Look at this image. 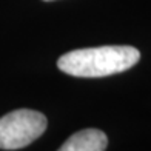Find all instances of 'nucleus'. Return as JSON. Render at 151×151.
<instances>
[{"label":"nucleus","mask_w":151,"mask_h":151,"mask_svg":"<svg viewBox=\"0 0 151 151\" xmlns=\"http://www.w3.org/2000/svg\"><path fill=\"white\" fill-rule=\"evenodd\" d=\"M46 117L34 109H16L0 117V150L28 147L45 133Z\"/></svg>","instance_id":"nucleus-2"},{"label":"nucleus","mask_w":151,"mask_h":151,"mask_svg":"<svg viewBox=\"0 0 151 151\" xmlns=\"http://www.w3.org/2000/svg\"><path fill=\"white\" fill-rule=\"evenodd\" d=\"M140 59L139 50L128 45L82 48L63 54L57 60L62 73L74 77H106L133 68Z\"/></svg>","instance_id":"nucleus-1"},{"label":"nucleus","mask_w":151,"mask_h":151,"mask_svg":"<svg viewBox=\"0 0 151 151\" xmlns=\"http://www.w3.org/2000/svg\"><path fill=\"white\" fill-rule=\"evenodd\" d=\"M108 145L106 134L96 128H86L73 134L59 151H105Z\"/></svg>","instance_id":"nucleus-3"},{"label":"nucleus","mask_w":151,"mask_h":151,"mask_svg":"<svg viewBox=\"0 0 151 151\" xmlns=\"http://www.w3.org/2000/svg\"><path fill=\"white\" fill-rule=\"evenodd\" d=\"M45 2H52V0H45Z\"/></svg>","instance_id":"nucleus-4"}]
</instances>
